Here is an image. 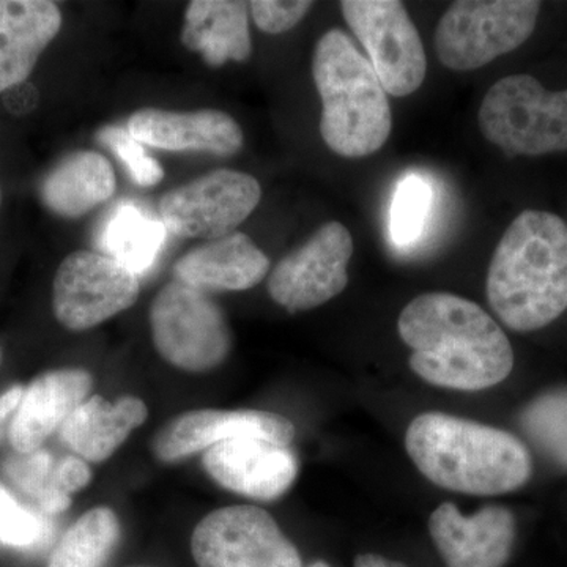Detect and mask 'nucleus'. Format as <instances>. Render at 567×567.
<instances>
[{
  "instance_id": "nucleus-1",
  "label": "nucleus",
  "mask_w": 567,
  "mask_h": 567,
  "mask_svg": "<svg viewBox=\"0 0 567 567\" xmlns=\"http://www.w3.org/2000/svg\"><path fill=\"white\" fill-rule=\"evenodd\" d=\"M398 328L412 349L410 368L431 385L481 391L513 372L514 350L505 331L481 306L458 295L413 298L402 309Z\"/></svg>"
},
{
  "instance_id": "nucleus-2",
  "label": "nucleus",
  "mask_w": 567,
  "mask_h": 567,
  "mask_svg": "<svg viewBox=\"0 0 567 567\" xmlns=\"http://www.w3.org/2000/svg\"><path fill=\"white\" fill-rule=\"evenodd\" d=\"M487 301L509 330L529 333L567 311V224L544 210H524L496 245Z\"/></svg>"
},
{
  "instance_id": "nucleus-3",
  "label": "nucleus",
  "mask_w": 567,
  "mask_h": 567,
  "mask_svg": "<svg viewBox=\"0 0 567 567\" xmlns=\"http://www.w3.org/2000/svg\"><path fill=\"white\" fill-rule=\"evenodd\" d=\"M405 447L429 481L458 494H509L533 473L532 454L516 435L446 413L416 416Z\"/></svg>"
},
{
  "instance_id": "nucleus-4",
  "label": "nucleus",
  "mask_w": 567,
  "mask_h": 567,
  "mask_svg": "<svg viewBox=\"0 0 567 567\" xmlns=\"http://www.w3.org/2000/svg\"><path fill=\"white\" fill-rule=\"evenodd\" d=\"M312 76L320 100V134L327 147L344 158L379 152L393 130L388 93L347 33L333 29L317 41Z\"/></svg>"
},
{
  "instance_id": "nucleus-5",
  "label": "nucleus",
  "mask_w": 567,
  "mask_h": 567,
  "mask_svg": "<svg viewBox=\"0 0 567 567\" xmlns=\"http://www.w3.org/2000/svg\"><path fill=\"white\" fill-rule=\"evenodd\" d=\"M477 125L507 156L567 151V89L550 92L529 74H511L488 89Z\"/></svg>"
},
{
  "instance_id": "nucleus-6",
  "label": "nucleus",
  "mask_w": 567,
  "mask_h": 567,
  "mask_svg": "<svg viewBox=\"0 0 567 567\" xmlns=\"http://www.w3.org/2000/svg\"><path fill=\"white\" fill-rule=\"evenodd\" d=\"M540 7L536 0H458L436 25V58L450 70L481 69L533 35Z\"/></svg>"
},
{
  "instance_id": "nucleus-7",
  "label": "nucleus",
  "mask_w": 567,
  "mask_h": 567,
  "mask_svg": "<svg viewBox=\"0 0 567 567\" xmlns=\"http://www.w3.org/2000/svg\"><path fill=\"white\" fill-rule=\"evenodd\" d=\"M153 344L163 360L186 372H208L233 350V333L223 309L194 287L167 284L151 308Z\"/></svg>"
},
{
  "instance_id": "nucleus-8",
  "label": "nucleus",
  "mask_w": 567,
  "mask_h": 567,
  "mask_svg": "<svg viewBox=\"0 0 567 567\" xmlns=\"http://www.w3.org/2000/svg\"><path fill=\"white\" fill-rule=\"evenodd\" d=\"M342 17L363 44L388 95L409 96L423 85L427 59L416 25L398 0H344Z\"/></svg>"
},
{
  "instance_id": "nucleus-9",
  "label": "nucleus",
  "mask_w": 567,
  "mask_h": 567,
  "mask_svg": "<svg viewBox=\"0 0 567 567\" xmlns=\"http://www.w3.org/2000/svg\"><path fill=\"white\" fill-rule=\"evenodd\" d=\"M140 276L102 251H74L59 265L52 284V311L70 331H87L140 297Z\"/></svg>"
},
{
  "instance_id": "nucleus-10",
  "label": "nucleus",
  "mask_w": 567,
  "mask_h": 567,
  "mask_svg": "<svg viewBox=\"0 0 567 567\" xmlns=\"http://www.w3.org/2000/svg\"><path fill=\"white\" fill-rule=\"evenodd\" d=\"M199 567H303L298 548L267 511L221 507L197 524L192 537Z\"/></svg>"
},
{
  "instance_id": "nucleus-11",
  "label": "nucleus",
  "mask_w": 567,
  "mask_h": 567,
  "mask_svg": "<svg viewBox=\"0 0 567 567\" xmlns=\"http://www.w3.org/2000/svg\"><path fill=\"white\" fill-rule=\"evenodd\" d=\"M260 199L262 188L252 175L218 169L164 194L159 215L175 237L216 240L234 234Z\"/></svg>"
},
{
  "instance_id": "nucleus-12",
  "label": "nucleus",
  "mask_w": 567,
  "mask_h": 567,
  "mask_svg": "<svg viewBox=\"0 0 567 567\" xmlns=\"http://www.w3.org/2000/svg\"><path fill=\"white\" fill-rule=\"evenodd\" d=\"M352 256L350 230L339 221L324 223L276 265L268 278V293L290 312L319 308L344 292Z\"/></svg>"
},
{
  "instance_id": "nucleus-13",
  "label": "nucleus",
  "mask_w": 567,
  "mask_h": 567,
  "mask_svg": "<svg viewBox=\"0 0 567 567\" xmlns=\"http://www.w3.org/2000/svg\"><path fill=\"white\" fill-rule=\"evenodd\" d=\"M241 436H256L290 446L295 427L287 417L262 410H193L167 421L156 432L152 450L158 461L174 464Z\"/></svg>"
},
{
  "instance_id": "nucleus-14",
  "label": "nucleus",
  "mask_w": 567,
  "mask_h": 567,
  "mask_svg": "<svg viewBox=\"0 0 567 567\" xmlns=\"http://www.w3.org/2000/svg\"><path fill=\"white\" fill-rule=\"evenodd\" d=\"M203 465L218 486L259 502H271L286 494L298 475V461L290 446L256 436L208 447Z\"/></svg>"
},
{
  "instance_id": "nucleus-15",
  "label": "nucleus",
  "mask_w": 567,
  "mask_h": 567,
  "mask_svg": "<svg viewBox=\"0 0 567 567\" xmlns=\"http://www.w3.org/2000/svg\"><path fill=\"white\" fill-rule=\"evenodd\" d=\"M429 533L446 567H505L517 524L507 507L486 506L465 517L454 503H443L429 518Z\"/></svg>"
},
{
  "instance_id": "nucleus-16",
  "label": "nucleus",
  "mask_w": 567,
  "mask_h": 567,
  "mask_svg": "<svg viewBox=\"0 0 567 567\" xmlns=\"http://www.w3.org/2000/svg\"><path fill=\"white\" fill-rule=\"evenodd\" d=\"M130 134L144 145L169 152H205L234 156L244 147V130L219 110L188 112L145 107L126 122Z\"/></svg>"
},
{
  "instance_id": "nucleus-17",
  "label": "nucleus",
  "mask_w": 567,
  "mask_h": 567,
  "mask_svg": "<svg viewBox=\"0 0 567 567\" xmlns=\"http://www.w3.org/2000/svg\"><path fill=\"white\" fill-rule=\"evenodd\" d=\"M91 372L62 368L44 372L24 388L21 404L9 429V440L18 454L41 450L55 431H61L74 410L91 394Z\"/></svg>"
},
{
  "instance_id": "nucleus-18",
  "label": "nucleus",
  "mask_w": 567,
  "mask_h": 567,
  "mask_svg": "<svg viewBox=\"0 0 567 567\" xmlns=\"http://www.w3.org/2000/svg\"><path fill=\"white\" fill-rule=\"evenodd\" d=\"M270 259L246 234L208 240L185 254L174 267L175 281L200 292H241L264 281Z\"/></svg>"
},
{
  "instance_id": "nucleus-19",
  "label": "nucleus",
  "mask_w": 567,
  "mask_h": 567,
  "mask_svg": "<svg viewBox=\"0 0 567 567\" xmlns=\"http://www.w3.org/2000/svg\"><path fill=\"white\" fill-rule=\"evenodd\" d=\"M62 28L50 0H0V93L24 84Z\"/></svg>"
},
{
  "instance_id": "nucleus-20",
  "label": "nucleus",
  "mask_w": 567,
  "mask_h": 567,
  "mask_svg": "<svg viewBox=\"0 0 567 567\" xmlns=\"http://www.w3.org/2000/svg\"><path fill=\"white\" fill-rule=\"evenodd\" d=\"M147 416V405L134 395H123L115 402L92 395L74 410L59 434L76 456L99 464L107 461Z\"/></svg>"
},
{
  "instance_id": "nucleus-21",
  "label": "nucleus",
  "mask_w": 567,
  "mask_h": 567,
  "mask_svg": "<svg viewBox=\"0 0 567 567\" xmlns=\"http://www.w3.org/2000/svg\"><path fill=\"white\" fill-rule=\"evenodd\" d=\"M249 3L233 0H193L185 11L182 43L199 52L213 69L251 58Z\"/></svg>"
},
{
  "instance_id": "nucleus-22",
  "label": "nucleus",
  "mask_w": 567,
  "mask_h": 567,
  "mask_svg": "<svg viewBox=\"0 0 567 567\" xmlns=\"http://www.w3.org/2000/svg\"><path fill=\"white\" fill-rule=\"evenodd\" d=\"M117 181L102 153L78 151L55 164L40 185L44 205L62 218L76 219L107 203Z\"/></svg>"
},
{
  "instance_id": "nucleus-23",
  "label": "nucleus",
  "mask_w": 567,
  "mask_h": 567,
  "mask_svg": "<svg viewBox=\"0 0 567 567\" xmlns=\"http://www.w3.org/2000/svg\"><path fill=\"white\" fill-rule=\"evenodd\" d=\"M163 221L152 218L147 212L133 204H122L111 213L104 224L103 251L128 267L137 276L155 264L166 241Z\"/></svg>"
},
{
  "instance_id": "nucleus-24",
  "label": "nucleus",
  "mask_w": 567,
  "mask_h": 567,
  "mask_svg": "<svg viewBox=\"0 0 567 567\" xmlns=\"http://www.w3.org/2000/svg\"><path fill=\"white\" fill-rule=\"evenodd\" d=\"M121 539V522L111 507L82 514L52 550L47 567H103Z\"/></svg>"
},
{
  "instance_id": "nucleus-25",
  "label": "nucleus",
  "mask_w": 567,
  "mask_h": 567,
  "mask_svg": "<svg viewBox=\"0 0 567 567\" xmlns=\"http://www.w3.org/2000/svg\"><path fill=\"white\" fill-rule=\"evenodd\" d=\"M520 425L543 453L567 468V388L537 395L522 412Z\"/></svg>"
},
{
  "instance_id": "nucleus-26",
  "label": "nucleus",
  "mask_w": 567,
  "mask_h": 567,
  "mask_svg": "<svg viewBox=\"0 0 567 567\" xmlns=\"http://www.w3.org/2000/svg\"><path fill=\"white\" fill-rule=\"evenodd\" d=\"M54 468L51 454L43 450L18 454L3 465L11 483L37 503L43 516L61 514L71 505L70 495L55 484Z\"/></svg>"
},
{
  "instance_id": "nucleus-27",
  "label": "nucleus",
  "mask_w": 567,
  "mask_h": 567,
  "mask_svg": "<svg viewBox=\"0 0 567 567\" xmlns=\"http://www.w3.org/2000/svg\"><path fill=\"white\" fill-rule=\"evenodd\" d=\"M431 200V185L420 175H406L399 183L390 212V234L395 245L415 244L423 234Z\"/></svg>"
},
{
  "instance_id": "nucleus-28",
  "label": "nucleus",
  "mask_w": 567,
  "mask_h": 567,
  "mask_svg": "<svg viewBox=\"0 0 567 567\" xmlns=\"http://www.w3.org/2000/svg\"><path fill=\"white\" fill-rule=\"evenodd\" d=\"M96 141L121 159L136 185L151 188L163 181L162 164L148 155L144 144L134 140L128 130L117 125L104 126L96 133Z\"/></svg>"
},
{
  "instance_id": "nucleus-29",
  "label": "nucleus",
  "mask_w": 567,
  "mask_h": 567,
  "mask_svg": "<svg viewBox=\"0 0 567 567\" xmlns=\"http://www.w3.org/2000/svg\"><path fill=\"white\" fill-rule=\"evenodd\" d=\"M47 535L44 517L20 505L9 488L0 484V544L28 548L40 544Z\"/></svg>"
},
{
  "instance_id": "nucleus-30",
  "label": "nucleus",
  "mask_w": 567,
  "mask_h": 567,
  "mask_svg": "<svg viewBox=\"0 0 567 567\" xmlns=\"http://www.w3.org/2000/svg\"><path fill=\"white\" fill-rule=\"evenodd\" d=\"M312 6L309 0H254L249 11L260 31L278 35L293 29Z\"/></svg>"
},
{
  "instance_id": "nucleus-31",
  "label": "nucleus",
  "mask_w": 567,
  "mask_h": 567,
  "mask_svg": "<svg viewBox=\"0 0 567 567\" xmlns=\"http://www.w3.org/2000/svg\"><path fill=\"white\" fill-rule=\"evenodd\" d=\"M54 481L66 494H76L92 481V470L80 456H66L55 464Z\"/></svg>"
},
{
  "instance_id": "nucleus-32",
  "label": "nucleus",
  "mask_w": 567,
  "mask_h": 567,
  "mask_svg": "<svg viewBox=\"0 0 567 567\" xmlns=\"http://www.w3.org/2000/svg\"><path fill=\"white\" fill-rule=\"evenodd\" d=\"M24 386L13 385L0 394V442L3 436L9 435V429L13 416L17 415L18 406L21 404Z\"/></svg>"
},
{
  "instance_id": "nucleus-33",
  "label": "nucleus",
  "mask_w": 567,
  "mask_h": 567,
  "mask_svg": "<svg viewBox=\"0 0 567 567\" xmlns=\"http://www.w3.org/2000/svg\"><path fill=\"white\" fill-rule=\"evenodd\" d=\"M21 95V85H17V87L10 89V91L7 92V106H9V110L13 111L14 114H24V112L32 110L33 104L37 102V93L33 89L29 91L28 95Z\"/></svg>"
},
{
  "instance_id": "nucleus-34",
  "label": "nucleus",
  "mask_w": 567,
  "mask_h": 567,
  "mask_svg": "<svg viewBox=\"0 0 567 567\" xmlns=\"http://www.w3.org/2000/svg\"><path fill=\"white\" fill-rule=\"evenodd\" d=\"M353 567H406L402 563L394 561V559H388L382 555L374 554H361L354 558Z\"/></svg>"
},
{
  "instance_id": "nucleus-35",
  "label": "nucleus",
  "mask_w": 567,
  "mask_h": 567,
  "mask_svg": "<svg viewBox=\"0 0 567 567\" xmlns=\"http://www.w3.org/2000/svg\"><path fill=\"white\" fill-rule=\"evenodd\" d=\"M309 567H330V566H328L327 563L317 561V563H315V565L309 566Z\"/></svg>"
},
{
  "instance_id": "nucleus-36",
  "label": "nucleus",
  "mask_w": 567,
  "mask_h": 567,
  "mask_svg": "<svg viewBox=\"0 0 567 567\" xmlns=\"http://www.w3.org/2000/svg\"><path fill=\"white\" fill-rule=\"evenodd\" d=\"M0 200H2V189H0Z\"/></svg>"
},
{
  "instance_id": "nucleus-37",
  "label": "nucleus",
  "mask_w": 567,
  "mask_h": 567,
  "mask_svg": "<svg viewBox=\"0 0 567 567\" xmlns=\"http://www.w3.org/2000/svg\"><path fill=\"white\" fill-rule=\"evenodd\" d=\"M0 361H2V350H0Z\"/></svg>"
}]
</instances>
